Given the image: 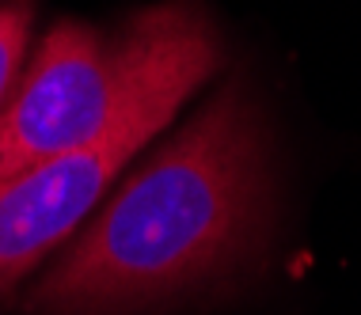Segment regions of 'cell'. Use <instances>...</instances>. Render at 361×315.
Returning a JSON list of instances; mask_svg holds the SVG:
<instances>
[{
    "instance_id": "obj_2",
    "label": "cell",
    "mask_w": 361,
    "mask_h": 315,
    "mask_svg": "<svg viewBox=\"0 0 361 315\" xmlns=\"http://www.w3.org/2000/svg\"><path fill=\"white\" fill-rule=\"evenodd\" d=\"M221 68V38L198 0L152 8V38L122 106L95 141L0 183V297L99 209L122 167Z\"/></svg>"
},
{
    "instance_id": "obj_4",
    "label": "cell",
    "mask_w": 361,
    "mask_h": 315,
    "mask_svg": "<svg viewBox=\"0 0 361 315\" xmlns=\"http://www.w3.org/2000/svg\"><path fill=\"white\" fill-rule=\"evenodd\" d=\"M31 4L27 0H12L0 4V111H4L12 87L19 84V65L27 57V42H31Z\"/></svg>"
},
{
    "instance_id": "obj_3",
    "label": "cell",
    "mask_w": 361,
    "mask_h": 315,
    "mask_svg": "<svg viewBox=\"0 0 361 315\" xmlns=\"http://www.w3.org/2000/svg\"><path fill=\"white\" fill-rule=\"evenodd\" d=\"M152 38V8L118 35L80 19L54 23L0 111V183L95 141L122 106Z\"/></svg>"
},
{
    "instance_id": "obj_1",
    "label": "cell",
    "mask_w": 361,
    "mask_h": 315,
    "mask_svg": "<svg viewBox=\"0 0 361 315\" xmlns=\"http://www.w3.org/2000/svg\"><path fill=\"white\" fill-rule=\"evenodd\" d=\"M270 141L240 80L133 167L23 297L27 315H126L198 289L255 251Z\"/></svg>"
}]
</instances>
